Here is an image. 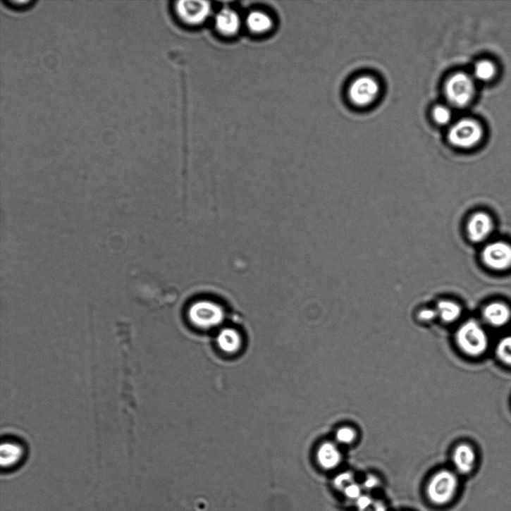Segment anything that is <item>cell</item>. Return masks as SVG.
<instances>
[{
	"instance_id": "cell-4",
	"label": "cell",
	"mask_w": 511,
	"mask_h": 511,
	"mask_svg": "<svg viewBox=\"0 0 511 511\" xmlns=\"http://www.w3.org/2000/svg\"><path fill=\"white\" fill-rule=\"evenodd\" d=\"M474 86L472 78L464 73H457L445 85L448 100L457 107L467 106L472 99Z\"/></svg>"
},
{
	"instance_id": "cell-23",
	"label": "cell",
	"mask_w": 511,
	"mask_h": 511,
	"mask_svg": "<svg viewBox=\"0 0 511 511\" xmlns=\"http://www.w3.org/2000/svg\"><path fill=\"white\" fill-rule=\"evenodd\" d=\"M433 116L437 123L445 125L451 119L452 113L444 106H437L433 109Z\"/></svg>"
},
{
	"instance_id": "cell-15",
	"label": "cell",
	"mask_w": 511,
	"mask_h": 511,
	"mask_svg": "<svg viewBox=\"0 0 511 511\" xmlns=\"http://www.w3.org/2000/svg\"><path fill=\"white\" fill-rule=\"evenodd\" d=\"M240 25V18L236 12L233 10L223 9L218 12L216 16V28L224 35H233L236 34Z\"/></svg>"
},
{
	"instance_id": "cell-24",
	"label": "cell",
	"mask_w": 511,
	"mask_h": 511,
	"mask_svg": "<svg viewBox=\"0 0 511 511\" xmlns=\"http://www.w3.org/2000/svg\"><path fill=\"white\" fill-rule=\"evenodd\" d=\"M364 491H367L368 493L378 489L381 486V479L375 476V474H371L364 479L362 484Z\"/></svg>"
},
{
	"instance_id": "cell-25",
	"label": "cell",
	"mask_w": 511,
	"mask_h": 511,
	"mask_svg": "<svg viewBox=\"0 0 511 511\" xmlns=\"http://www.w3.org/2000/svg\"><path fill=\"white\" fill-rule=\"evenodd\" d=\"M418 319L424 323H431L438 319L435 308L422 309L418 313Z\"/></svg>"
},
{
	"instance_id": "cell-20",
	"label": "cell",
	"mask_w": 511,
	"mask_h": 511,
	"mask_svg": "<svg viewBox=\"0 0 511 511\" xmlns=\"http://www.w3.org/2000/svg\"><path fill=\"white\" fill-rule=\"evenodd\" d=\"M496 356L502 362L511 367V335L503 338L498 343Z\"/></svg>"
},
{
	"instance_id": "cell-10",
	"label": "cell",
	"mask_w": 511,
	"mask_h": 511,
	"mask_svg": "<svg viewBox=\"0 0 511 511\" xmlns=\"http://www.w3.org/2000/svg\"><path fill=\"white\" fill-rule=\"evenodd\" d=\"M476 454L467 443L458 445L452 454V463L457 474H469L476 464Z\"/></svg>"
},
{
	"instance_id": "cell-19",
	"label": "cell",
	"mask_w": 511,
	"mask_h": 511,
	"mask_svg": "<svg viewBox=\"0 0 511 511\" xmlns=\"http://www.w3.org/2000/svg\"><path fill=\"white\" fill-rule=\"evenodd\" d=\"M357 432L355 429L344 426L335 432V443L338 445H350L357 440Z\"/></svg>"
},
{
	"instance_id": "cell-21",
	"label": "cell",
	"mask_w": 511,
	"mask_h": 511,
	"mask_svg": "<svg viewBox=\"0 0 511 511\" xmlns=\"http://www.w3.org/2000/svg\"><path fill=\"white\" fill-rule=\"evenodd\" d=\"M355 481V474L350 471H345L337 474L333 479V486L336 491L343 493L349 485Z\"/></svg>"
},
{
	"instance_id": "cell-9",
	"label": "cell",
	"mask_w": 511,
	"mask_h": 511,
	"mask_svg": "<svg viewBox=\"0 0 511 511\" xmlns=\"http://www.w3.org/2000/svg\"><path fill=\"white\" fill-rule=\"evenodd\" d=\"M379 92V85L371 77H362L352 83L349 95L352 102L358 106L371 103Z\"/></svg>"
},
{
	"instance_id": "cell-12",
	"label": "cell",
	"mask_w": 511,
	"mask_h": 511,
	"mask_svg": "<svg viewBox=\"0 0 511 511\" xmlns=\"http://www.w3.org/2000/svg\"><path fill=\"white\" fill-rule=\"evenodd\" d=\"M0 462L4 469L9 470L18 467L25 457V449L17 441L7 440L2 443L0 452Z\"/></svg>"
},
{
	"instance_id": "cell-2",
	"label": "cell",
	"mask_w": 511,
	"mask_h": 511,
	"mask_svg": "<svg viewBox=\"0 0 511 511\" xmlns=\"http://www.w3.org/2000/svg\"><path fill=\"white\" fill-rule=\"evenodd\" d=\"M456 343L461 351L471 357L482 356L489 345L484 328L474 320L467 321L458 328Z\"/></svg>"
},
{
	"instance_id": "cell-8",
	"label": "cell",
	"mask_w": 511,
	"mask_h": 511,
	"mask_svg": "<svg viewBox=\"0 0 511 511\" xmlns=\"http://www.w3.org/2000/svg\"><path fill=\"white\" fill-rule=\"evenodd\" d=\"M494 229V222L490 214L485 212L473 214L467 223V235L474 243H481L488 240Z\"/></svg>"
},
{
	"instance_id": "cell-16",
	"label": "cell",
	"mask_w": 511,
	"mask_h": 511,
	"mask_svg": "<svg viewBox=\"0 0 511 511\" xmlns=\"http://www.w3.org/2000/svg\"><path fill=\"white\" fill-rule=\"evenodd\" d=\"M217 344L220 348L228 354H234L238 351L242 345L240 335L234 328H224L217 335Z\"/></svg>"
},
{
	"instance_id": "cell-5",
	"label": "cell",
	"mask_w": 511,
	"mask_h": 511,
	"mask_svg": "<svg viewBox=\"0 0 511 511\" xmlns=\"http://www.w3.org/2000/svg\"><path fill=\"white\" fill-rule=\"evenodd\" d=\"M481 260L493 271H507L511 269V245L502 240L491 242L484 247Z\"/></svg>"
},
{
	"instance_id": "cell-6",
	"label": "cell",
	"mask_w": 511,
	"mask_h": 511,
	"mask_svg": "<svg viewBox=\"0 0 511 511\" xmlns=\"http://www.w3.org/2000/svg\"><path fill=\"white\" fill-rule=\"evenodd\" d=\"M483 131L477 121L463 119L449 131L450 142L460 148L468 149L476 145L482 137Z\"/></svg>"
},
{
	"instance_id": "cell-14",
	"label": "cell",
	"mask_w": 511,
	"mask_h": 511,
	"mask_svg": "<svg viewBox=\"0 0 511 511\" xmlns=\"http://www.w3.org/2000/svg\"><path fill=\"white\" fill-rule=\"evenodd\" d=\"M434 308L438 319L446 324L455 323L463 314V309L460 304L450 299H442L437 301Z\"/></svg>"
},
{
	"instance_id": "cell-17",
	"label": "cell",
	"mask_w": 511,
	"mask_h": 511,
	"mask_svg": "<svg viewBox=\"0 0 511 511\" xmlns=\"http://www.w3.org/2000/svg\"><path fill=\"white\" fill-rule=\"evenodd\" d=\"M247 26L254 33H264L273 27V20L262 11H252L247 19Z\"/></svg>"
},
{
	"instance_id": "cell-22",
	"label": "cell",
	"mask_w": 511,
	"mask_h": 511,
	"mask_svg": "<svg viewBox=\"0 0 511 511\" xmlns=\"http://www.w3.org/2000/svg\"><path fill=\"white\" fill-rule=\"evenodd\" d=\"M342 493L347 500L355 503L358 498L364 494V490L362 484H359L355 481V483L349 485Z\"/></svg>"
},
{
	"instance_id": "cell-13",
	"label": "cell",
	"mask_w": 511,
	"mask_h": 511,
	"mask_svg": "<svg viewBox=\"0 0 511 511\" xmlns=\"http://www.w3.org/2000/svg\"><path fill=\"white\" fill-rule=\"evenodd\" d=\"M484 320L493 327H502L511 320V310L507 304L493 302L486 306L482 312Z\"/></svg>"
},
{
	"instance_id": "cell-11",
	"label": "cell",
	"mask_w": 511,
	"mask_h": 511,
	"mask_svg": "<svg viewBox=\"0 0 511 511\" xmlns=\"http://www.w3.org/2000/svg\"><path fill=\"white\" fill-rule=\"evenodd\" d=\"M317 461L324 470L331 471L337 469L343 461V455L340 446L335 442L322 443L318 449Z\"/></svg>"
},
{
	"instance_id": "cell-7",
	"label": "cell",
	"mask_w": 511,
	"mask_h": 511,
	"mask_svg": "<svg viewBox=\"0 0 511 511\" xmlns=\"http://www.w3.org/2000/svg\"><path fill=\"white\" fill-rule=\"evenodd\" d=\"M176 10L178 17L185 23L199 25L210 16L211 6L207 1L182 0L176 4Z\"/></svg>"
},
{
	"instance_id": "cell-3",
	"label": "cell",
	"mask_w": 511,
	"mask_h": 511,
	"mask_svg": "<svg viewBox=\"0 0 511 511\" xmlns=\"http://www.w3.org/2000/svg\"><path fill=\"white\" fill-rule=\"evenodd\" d=\"M189 319L195 325L209 328L220 325L224 320L223 308L209 300H200L192 304L188 312Z\"/></svg>"
},
{
	"instance_id": "cell-18",
	"label": "cell",
	"mask_w": 511,
	"mask_h": 511,
	"mask_svg": "<svg viewBox=\"0 0 511 511\" xmlns=\"http://www.w3.org/2000/svg\"><path fill=\"white\" fill-rule=\"evenodd\" d=\"M474 75L476 78L482 82L491 80L495 75V67L490 61H480L474 66Z\"/></svg>"
},
{
	"instance_id": "cell-28",
	"label": "cell",
	"mask_w": 511,
	"mask_h": 511,
	"mask_svg": "<svg viewBox=\"0 0 511 511\" xmlns=\"http://www.w3.org/2000/svg\"><path fill=\"white\" fill-rule=\"evenodd\" d=\"M7 4L8 5L13 7H23V6H25L30 5L31 1H29V0H24V1H23V0H19V1H18V0H8Z\"/></svg>"
},
{
	"instance_id": "cell-26",
	"label": "cell",
	"mask_w": 511,
	"mask_h": 511,
	"mask_svg": "<svg viewBox=\"0 0 511 511\" xmlns=\"http://www.w3.org/2000/svg\"><path fill=\"white\" fill-rule=\"evenodd\" d=\"M374 500L375 498L369 493H367L362 494L355 503L357 510H361L368 507L374 503Z\"/></svg>"
},
{
	"instance_id": "cell-27",
	"label": "cell",
	"mask_w": 511,
	"mask_h": 511,
	"mask_svg": "<svg viewBox=\"0 0 511 511\" xmlns=\"http://www.w3.org/2000/svg\"><path fill=\"white\" fill-rule=\"evenodd\" d=\"M357 511H388V508L385 503L380 500H376L368 507Z\"/></svg>"
},
{
	"instance_id": "cell-1",
	"label": "cell",
	"mask_w": 511,
	"mask_h": 511,
	"mask_svg": "<svg viewBox=\"0 0 511 511\" xmlns=\"http://www.w3.org/2000/svg\"><path fill=\"white\" fill-rule=\"evenodd\" d=\"M460 486L457 473L450 469L435 472L426 486L428 500L436 506H445L456 497Z\"/></svg>"
}]
</instances>
